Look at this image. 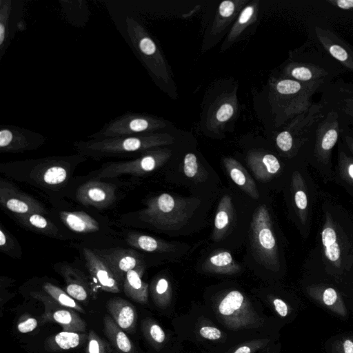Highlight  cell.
I'll return each instance as SVG.
<instances>
[{
	"label": "cell",
	"mask_w": 353,
	"mask_h": 353,
	"mask_svg": "<svg viewBox=\"0 0 353 353\" xmlns=\"http://www.w3.org/2000/svg\"><path fill=\"white\" fill-rule=\"evenodd\" d=\"M86 157L79 154L49 157L2 164L1 170L28 171V181L45 188L57 189L66 184L74 168Z\"/></svg>",
	"instance_id": "277c9868"
},
{
	"label": "cell",
	"mask_w": 353,
	"mask_h": 353,
	"mask_svg": "<svg viewBox=\"0 0 353 353\" xmlns=\"http://www.w3.org/2000/svg\"><path fill=\"white\" fill-rule=\"evenodd\" d=\"M174 139L168 133L152 132L140 135L89 139L73 143L78 154L85 157L101 159L128 157L163 145L173 143Z\"/></svg>",
	"instance_id": "6da1fadb"
},
{
	"label": "cell",
	"mask_w": 353,
	"mask_h": 353,
	"mask_svg": "<svg viewBox=\"0 0 353 353\" xmlns=\"http://www.w3.org/2000/svg\"><path fill=\"white\" fill-rule=\"evenodd\" d=\"M116 198L115 187L109 183L92 180L81 185L76 192L77 201L85 206L104 209Z\"/></svg>",
	"instance_id": "e0dca14e"
},
{
	"label": "cell",
	"mask_w": 353,
	"mask_h": 353,
	"mask_svg": "<svg viewBox=\"0 0 353 353\" xmlns=\"http://www.w3.org/2000/svg\"><path fill=\"white\" fill-rule=\"evenodd\" d=\"M247 162L254 176L260 181H269L281 169L278 159L264 151H250L247 155Z\"/></svg>",
	"instance_id": "44dd1931"
},
{
	"label": "cell",
	"mask_w": 353,
	"mask_h": 353,
	"mask_svg": "<svg viewBox=\"0 0 353 353\" xmlns=\"http://www.w3.org/2000/svg\"><path fill=\"white\" fill-rule=\"evenodd\" d=\"M126 241L132 248L148 252H168L174 248L165 241L138 232L128 233Z\"/></svg>",
	"instance_id": "f546056e"
},
{
	"label": "cell",
	"mask_w": 353,
	"mask_h": 353,
	"mask_svg": "<svg viewBox=\"0 0 353 353\" xmlns=\"http://www.w3.org/2000/svg\"><path fill=\"white\" fill-rule=\"evenodd\" d=\"M14 217L19 224L29 230L53 238H61L59 228L42 214H14Z\"/></svg>",
	"instance_id": "484cf974"
},
{
	"label": "cell",
	"mask_w": 353,
	"mask_h": 353,
	"mask_svg": "<svg viewBox=\"0 0 353 353\" xmlns=\"http://www.w3.org/2000/svg\"><path fill=\"white\" fill-rule=\"evenodd\" d=\"M313 29L321 48L343 68L353 73V46L327 28L315 25Z\"/></svg>",
	"instance_id": "5bb4252c"
},
{
	"label": "cell",
	"mask_w": 353,
	"mask_h": 353,
	"mask_svg": "<svg viewBox=\"0 0 353 353\" xmlns=\"http://www.w3.org/2000/svg\"><path fill=\"white\" fill-rule=\"evenodd\" d=\"M321 101L336 111L343 123L353 130V82L339 79L321 91Z\"/></svg>",
	"instance_id": "30bf717a"
},
{
	"label": "cell",
	"mask_w": 353,
	"mask_h": 353,
	"mask_svg": "<svg viewBox=\"0 0 353 353\" xmlns=\"http://www.w3.org/2000/svg\"><path fill=\"white\" fill-rule=\"evenodd\" d=\"M269 339H254L242 343L230 353H255L259 350H263L270 345Z\"/></svg>",
	"instance_id": "60d3db41"
},
{
	"label": "cell",
	"mask_w": 353,
	"mask_h": 353,
	"mask_svg": "<svg viewBox=\"0 0 353 353\" xmlns=\"http://www.w3.org/2000/svg\"><path fill=\"white\" fill-rule=\"evenodd\" d=\"M259 3L258 0L253 1L242 9L229 32L227 37L228 42L236 40L248 26L257 20Z\"/></svg>",
	"instance_id": "836d02e7"
},
{
	"label": "cell",
	"mask_w": 353,
	"mask_h": 353,
	"mask_svg": "<svg viewBox=\"0 0 353 353\" xmlns=\"http://www.w3.org/2000/svg\"><path fill=\"white\" fill-rule=\"evenodd\" d=\"M0 204L13 214L48 213L38 200L3 178L0 179Z\"/></svg>",
	"instance_id": "7c38bea8"
},
{
	"label": "cell",
	"mask_w": 353,
	"mask_h": 353,
	"mask_svg": "<svg viewBox=\"0 0 353 353\" xmlns=\"http://www.w3.org/2000/svg\"><path fill=\"white\" fill-rule=\"evenodd\" d=\"M0 4V50L3 51L6 48L11 6L8 1H1Z\"/></svg>",
	"instance_id": "ab89813d"
},
{
	"label": "cell",
	"mask_w": 353,
	"mask_h": 353,
	"mask_svg": "<svg viewBox=\"0 0 353 353\" xmlns=\"http://www.w3.org/2000/svg\"><path fill=\"white\" fill-rule=\"evenodd\" d=\"M275 347H272V345H268L265 348H264L260 353H275Z\"/></svg>",
	"instance_id": "f5cc1de1"
},
{
	"label": "cell",
	"mask_w": 353,
	"mask_h": 353,
	"mask_svg": "<svg viewBox=\"0 0 353 353\" xmlns=\"http://www.w3.org/2000/svg\"><path fill=\"white\" fill-rule=\"evenodd\" d=\"M88 336L79 332L63 331L50 336L46 341L44 347L51 352L73 349L83 343Z\"/></svg>",
	"instance_id": "1f68e13d"
},
{
	"label": "cell",
	"mask_w": 353,
	"mask_h": 353,
	"mask_svg": "<svg viewBox=\"0 0 353 353\" xmlns=\"http://www.w3.org/2000/svg\"><path fill=\"white\" fill-rule=\"evenodd\" d=\"M145 268L142 265L130 270L123 283L125 295L141 304L147 303L148 300V284L142 280Z\"/></svg>",
	"instance_id": "cb8c5ba5"
},
{
	"label": "cell",
	"mask_w": 353,
	"mask_h": 353,
	"mask_svg": "<svg viewBox=\"0 0 353 353\" xmlns=\"http://www.w3.org/2000/svg\"><path fill=\"white\" fill-rule=\"evenodd\" d=\"M41 134L13 125H1L0 129V152L22 153L36 150L46 142Z\"/></svg>",
	"instance_id": "8fae6325"
},
{
	"label": "cell",
	"mask_w": 353,
	"mask_h": 353,
	"mask_svg": "<svg viewBox=\"0 0 353 353\" xmlns=\"http://www.w3.org/2000/svg\"><path fill=\"white\" fill-rule=\"evenodd\" d=\"M43 289L46 294L57 303L79 312L85 313L84 310L73 298L57 285L47 282L43 285Z\"/></svg>",
	"instance_id": "e575fe53"
},
{
	"label": "cell",
	"mask_w": 353,
	"mask_h": 353,
	"mask_svg": "<svg viewBox=\"0 0 353 353\" xmlns=\"http://www.w3.org/2000/svg\"><path fill=\"white\" fill-rule=\"evenodd\" d=\"M274 310L281 317H286L290 312V307L283 300L279 298H274L272 301Z\"/></svg>",
	"instance_id": "7dc6e473"
},
{
	"label": "cell",
	"mask_w": 353,
	"mask_h": 353,
	"mask_svg": "<svg viewBox=\"0 0 353 353\" xmlns=\"http://www.w3.org/2000/svg\"><path fill=\"white\" fill-rule=\"evenodd\" d=\"M294 201L298 208L300 210L305 209L307 204L305 193L303 190L296 191L294 194Z\"/></svg>",
	"instance_id": "816d5d0a"
},
{
	"label": "cell",
	"mask_w": 353,
	"mask_h": 353,
	"mask_svg": "<svg viewBox=\"0 0 353 353\" xmlns=\"http://www.w3.org/2000/svg\"><path fill=\"white\" fill-rule=\"evenodd\" d=\"M125 23L130 40L146 67L154 76L168 83L170 79V72L154 40L135 19L128 17Z\"/></svg>",
	"instance_id": "52a82bcc"
},
{
	"label": "cell",
	"mask_w": 353,
	"mask_h": 353,
	"mask_svg": "<svg viewBox=\"0 0 353 353\" xmlns=\"http://www.w3.org/2000/svg\"><path fill=\"white\" fill-rule=\"evenodd\" d=\"M277 147L284 152H288L293 150L292 140L285 130H283L276 137Z\"/></svg>",
	"instance_id": "f6af8a7d"
},
{
	"label": "cell",
	"mask_w": 353,
	"mask_h": 353,
	"mask_svg": "<svg viewBox=\"0 0 353 353\" xmlns=\"http://www.w3.org/2000/svg\"><path fill=\"white\" fill-rule=\"evenodd\" d=\"M248 0H225L221 2L211 28V33L219 34L241 12Z\"/></svg>",
	"instance_id": "4316f807"
},
{
	"label": "cell",
	"mask_w": 353,
	"mask_h": 353,
	"mask_svg": "<svg viewBox=\"0 0 353 353\" xmlns=\"http://www.w3.org/2000/svg\"><path fill=\"white\" fill-rule=\"evenodd\" d=\"M325 255L329 260L332 261H336L339 259L340 248L336 242L332 245L325 247Z\"/></svg>",
	"instance_id": "681fc988"
},
{
	"label": "cell",
	"mask_w": 353,
	"mask_h": 353,
	"mask_svg": "<svg viewBox=\"0 0 353 353\" xmlns=\"http://www.w3.org/2000/svg\"><path fill=\"white\" fill-rule=\"evenodd\" d=\"M215 309L218 318L230 330L256 328L263 324V319L249 299L237 290H229L221 295Z\"/></svg>",
	"instance_id": "5b68a950"
},
{
	"label": "cell",
	"mask_w": 353,
	"mask_h": 353,
	"mask_svg": "<svg viewBox=\"0 0 353 353\" xmlns=\"http://www.w3.org/2000/svg\"><path fill=\"white\" fill-rule=\"evenodd\" d=\"M87 353H108L105 342L93 330L88 335Z\"/></svg>",
	"instance_id": "b9f144b4"
},
{
	"label": "cell",
	"mask_w": 353,
	"mask_h": 353,
	"mask_svg": "<svg viewBox=\"0 0 353 353\" xmlns=\"http://www.w3.org/2000/svg\"><path fill=\"white\" fill-rule=\"evenodd\" d=\"M59 217L70 230L77 233H91L100 230L99 223L84 211H61Z\"/></svg>",
	"instance_id": "83f0119b"
},
{
	"label": "cell",
	"mask_w": 353,
	"mask_h": 353,
	"mask_svg": "<svg viewBox=\"0 0 353 353\" xmlns=\"http://www.w3.org/2000/svg\"><path fill=\"white\" fill-rule=\"evenodd\" d=\"M223 162L232 181L250 197L259 199V193L256 183L245 168L232 157L224 158Z\"/></svg>",
	"instance_id": "603a6c76"
},
{
	"label": "cell",
	"mask_w": 353,
	"mask_h": 353,
	"mask_svg": "<svg viewBox=\"0 0 353 353\" xmlns=\"http://www.w3.org/2000/svg\"><path fill=\"white\" fill-rule=\"evenodd\" d=\"M150 292L154 303L163 306L170 301L172 290L169 280L164 276H158L153 280L150 285Z\"/></svg>",
	"instance_id": "8d00e7d4"
},
{
	"label": "cell",
	"mask_w": 353,
	"mask_h": 353,
	"mask_svg": "<svg viewBox=\"0 0 353 353\" xmlns=\"http://www.w3.org/2000/svg\"><path fill=\"white\" fill-rule=\"evenodd\" d=\"M38 326V321L35 318L26 317L17 324V330L21 333H28L33 331Z\"/></svg>",
	"instance_id": "bcb514c9"
},
{
	"label": "cell",
	"mask_w": 353,
	"mask_h": 353,
	"mask_svg": "<svg viewBox=\"0 0 353 353\" xmlns=\"http://www.w3.org/2000/svg\"><path fill=\"white\" fill-rule=\"evenodd\" d=\"M93 251L105 262L121 285L130 270L145 265L143 256L132 249L116 248Z\"/></svg>",
	"instance_id": "9a60e30c"
},
{
	"label": "cell",
	"mask_w": 353,
	"mask_h": 353,
	"mask_svg": "<svg viewBox=\"0 0 353 353\" xmlns=\"http://www.w3.org/2000/svg\"><path fill=\"white\" fill-rule=\"evenodd\" d=\"M327 2L341 10H349L353 9V0H329Z\"/></svg>",
	"instance_id": "f907efd6"
},
{
	"label": "cell",
	"mask_w": 353,
	"mask_h": 353,
	"mask_svg": "<svg viewBox=\"0 0 353 353\" xmlns=\"http://www.w3.org/2000/svg\"><path fill=\"white\" fill-rule=\"evenodd\" d=\"M172 155L168 148H157L143 152L132 160L103 164L97 178H114L121 175L141 176L152 172L164 165Z\"/></svg>",
	"instance_id": "9c48e42d"
},
{
	"label": "cell",
	"mask_w": 353,
	"mask_h": 353,
	"mask_svg": "<svg viewBox=\"0 0 353 353\" xmlns=\"http://www.w3.org/2000/svg\"><path fill=\"white\" fill-rule=\"evenodd\" d=\"M348 172L350 176L353 179V163H351L348 167Z\"/></svg>",
	"instance_id": "db71d44e"
},
{
	"label": "cell",
	"mask_w": 353,
	"mask_h": 353,
	"mask_svg": "<svg viewBox=\"0 0 353 353\" xmlns=\"http://www.w3.org/2000/svg\"><path fill=\"white\" fill-rule=\"evenodd\" d=\"M107 308L112 319L123 330L129 332L134 330L137 314L130 302L116 297L108 301Z\"/></svg>",
	"instance_id": "7402d4cb"
},
{
	"label": "cell",
	"mask_w": 353,
	"mask_h": 353,
	"mask_svg": "<svg viewBox=\"0 0 353 353\" xmlns=\"http://www.w3.org/2000/svg\"><path fill=\"white\" fill-rule=\"evenodd\" d=\"M59 273L65 282V292L74 300L86 301L95 292L94 283L81 270L69 264H61Z\"/></svg>",
	"instance_id": "d6986e66"
},
{
	"label": "cell",
	"mask_w": 353,
	"mask_h": 353,
	"mask_svg": "<svg viewBox=\"0 0 353 353\" xmlns=\"http://www.w3.org/2000/svg\"><path fill=\"white\" fill-rule=\"evenodd\" d=\"M83 254L94 283L103 291L110 293L119 292L121 285L105 262L90 248H84Z\"/></svg>",
	"instance_id": "ac0fdd59"
},
{
	"label": "cell",
	"mask_w": 353,
	"mask_h": 353,
	"mask_svg": "<svg viewBox=\"0 0 353 353\" xmlns=\"http://www.w3.org/2000/svg\"><path fill=\"white\" fill-rule=\"evenodd\" d=\"M104 333L114 347L122 353H133V345L111 316H106L103 319Z\"/></svg>",
	"instance_id": "d6a6232c"
},
{
	"label": "cell",
	"mask_w": 353,
	"mask_h": 353,
	"mask_svg": "<svg viewBox=\"0 0 353 353\" xmlns=\"http://www.w3.org/2000/svg\"><path fill=\"white\" fill-rule=\"evenodd\" d=\"M143 332L145 338L152 345H161L166 339V335L163 328L156 322L152 320H145L142 325Z\"/></svg>",
	"instance_id": "f35d334b"
},
{
	"label": "cell",
	"mask_w": 353,
	"mask_h": 353,
	"mask_svg": "<svg viewBox=\"0 0 353 353\" xmlns=\"http://www.w3.org/2000/svg\"><path fill=\"white\" fill-rule=\"evenodd\" d=\"M200 199L162 193L148 199L140 211L141 220L157 230L171 231L183 227L200 205Z\"/></svg>",
	"instance_id": "3957f363"
},
{
	"label": "cell",
	"mask_w": 353,
	"mask_h": 353,
	"mask_svg": "<svg viewBox=\"0 0 353 353\" xmlns=\"http://www.w3.org/2000/svg\"><path fill=\"white\" fill-rule=\"evenodd\" d=\"M32 296L40 299L45 305L43 321H53L59 324L63 331L83 332L85 331V321L71 308L63 306L48 294L34 292Z\"/></svg>",
	"instance_id": "2e32d148"
},
{
	"label": "cell",
	"mask_w": 353,
	"mask_h": 353,
	"mask_svg": "<svg viewBox=\"0 0 353 353\" xmlns=\"http://www.w3.org/2000/svg\"><path fill=\"white\" fill-rule=\"evenodd\" d=\"M0 251L12 257H21V249L18 241L3 225L0 227Z\"/></svg>",
	"instance_id": "74e56055"
},
{
	"label": "cell",
	"mask_w": 353,
	"mask_h": 353,
	"mask_svg": "<svg viewBox=\"0 0 353 353\" xmlns=\"http://www.w3.org/2000/svg\"><path fill=\"white\" fill-rule=\"evenodd\" d=\"M331 353H353V336H342L331 346Z\"/></svg>",
	"instance_id": "7bdbcfd3"
},
{
	"label": "cell",
	"mask_w": 353,
	"mask_h": 353,
	"mask_svg": "<svg viewBox=\"0 0 353 353\" xmlns=\"http://www.w3.org/2000/svg\"><path fill=\"white\" fill-rule=\"evenodd\" d=\"M327 85L303 83L283 76L272 79L270 93L277 122L283 123L307 111L314 103L313 96Z\"/></svg>",
	"instance_id": "7a4b0ae2"
},
{
	"label": "cell",
	"mask_w": 353,
	"mask_h": 353,
	"mask_svg": "<svg viewBox=\"0 0 353 353\" xmlns=\"http://www.w3.org/2000/svg\"><path fill=\"white\" fill-rule=\"evenodd\" d=\"M183 170L187 177L196 182L203 181L208 176L205 168L199 162L197 157L191 152L187 153L184 156Z\"/></svg>",
	"instance_id": "d590c367"
},
{
	"label": "cell",
	"mask_w": 353,
	"mask_h": 353,
	"mask_svg": "<svg viewBox=\"0 0 353 353\" xmlns=\"http://www.w3.org/2000/svg\"><path fill=\"white\" fill-rule=\"evenodd\" d=\"M321 238L324 247H327L336 243V234L333 229L327 228L323 230Z\"/></svg>",
	"instance_id": "c3c4849f"
},
{
	"label": "cell",
	"mask_w": 353,
	"mask_h": 353,
	"mask_svg": "<svg viewBox=\"0 0 353 353\" xmlns=\"http://www.w3.org/2000/svg\"><path fill=\"white\" fill-rule=\"evenodd\" d=\"M234 217V209L230 195L222 196L218 205L214 221L212 239L220 241L228 231Z\"/></svg>",
	"instance_id": "f1b7e54d"
},
{
	"label": "cell",
	"mask_w": 353,
	"mask_h": 353,
	"mask_svg": "<svg viewBox=\"0 0 353 353\" xmlns=\"http://www.w3.org/2000/svg\"><path fill=\"white\" fill-rule=\"evenodd\" d=\"M337 69L310 61H290L283 67V77L303 83L323 82L329 84L339 74Z\"/></svg>",
	"instance_id": "4fadbf2b"
},
{
	"label": "cell",
	"mask_w": 353,
	"mask_h": 353,
	"mask_svg": "<svg viewBox=\"0 0 353 353\" xmlns=\"http://www.w3.org/2000/svg\"><path fill=\"white\" fill-rule=\"evenodd\" d=\"M199 334L201 337L210 340V341H218L223 339V332L219 328L205 325L199 327Z\"/></svg>",
	"instance_id": "ee69618b"
},
{
	"label": "cell",
	"mask_w": 353,
	"mask_h": 353,
	"mask_svg": "<svg viewBox=\"0 0 353 353\" xmlns=\"http://www.w3.org/2000/svg\"><path fill=\"white\" fill-rule=\"evenodd\" d=\"M238 102L236 90L221 94L209 109L206 125L212 131L217 132L230 121L236 114Z\"/></svg>",
	"instance_id": "ffe728a7"
},
{
	"label": "cell",
	"mask_w": 353,
	"mask_h": 353,
	"mask_svg": "<svg viewBox=\"0 0 353 353\" xmlns=\"http://www.w3.org/2000/svg\"><path fill=\"white\" fill-rule=\"evenodd\" d=\"M270 216L265 205L254 211L250 223V239L256 260L264 267L275 270L277 265L276 243Z\"/></svg>",
	"instance_id": "8992f818"
},
{
	"label": "cell",
	"mask_w": 353,
	"mask_h": 353,
	"mask_svg": "<svg viewBox=\"0 0 353 353\" xmlns=\"http://www.w3.org/2000/svg\"><path fill=\"white\" fill-rule=\"evenodd\" d=\"M202 269L207 272L232 275L239 272L241 268L230 252L217 250L204 261Z\"/></svg>",
	"instance_id": "d4e9b609"
},
{
	"label": "cell",
	"mask_w": 353,
	"mask_h": 353,
	"mask_svg": "<svg viewBox=\"0 0 353 353\" xmlns=\"http://www.w3.org/2000/svg\"><path fill=\"white\" fill-rule=\"evenodd\" d=\"M166 126L165 121L140 113L127 112L105 124L99 131L90 134V139L134 136L154 132Z\"/></svg>",
	"instance_id": "ba28073f"
},
{
	"label": "cell",
	"mask_w": 353,
	"mask_h": 353,
	"mask_svg": "<svg viewBox=\"0 0 353 353\" xmlns=\"http://www.w3.org/2000/svg\"><path fill=\"white\" fill-rule=\"evenodd\" d=\"M310 294L324 308L341 317L347 316V311L345 303L334 288L312 289Z\"/></svg>",
	"instance_id": "4dcf8cb0"
}]
</instances>
